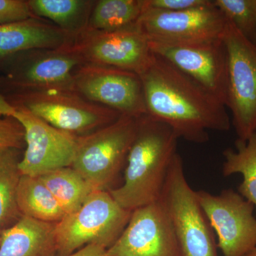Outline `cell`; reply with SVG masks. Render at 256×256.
<instances>
[{"instance_id": "obj_1", "label": "cell", "mask_w": 256, "mask_h": 256, "mask_svg": "<svg viewBox=\"0 0 256 256\" xmlns=\"http://www.w3.org/2000/svg\"><path fill=\"white\" fill-rule=\"evenodd\" d=\"M139 76L146 114L169 126L178 139L202 144L208 130H230L226 106L168 60L152 54Z\"/></svg>"}, {"instance_id": "obj_2", "label": "cell", "mask_w": 256, "mask_h": 256, "mask_svg": "<svg viewBox=\"0 0 256 256\" xmlns=\"http://www.w3.org/2000/svg\"><path fill=\"white\" fill-rule=\"evenodd\" d=\"M178 140L174 130L162 121L148 114L138 118L124 183L109 191L122 208L132 212L160 200L170 165L178 153Z\"/></svg>"}, {"instance_id": "obj_3", "label": "cell", "mask_w": 256, "mask_h": 256, "mask_svg": "<svg viewBox=\"0 0 256 256\" xmlns=\"http://www.w3.org/2000/svg\"><path fill=\"white\" fill-rule=\"evenodd\" d=\"M160 201L172 224L182 256H218L214 232L185 176L182 158L175 154Z\"/></svg>"}, {"instance_id": "obj_4", "label": "cell", "mask_w": 256, "mask_h": 256, "mask_svg": "<svg viewBox=\"0 0 256 256\" xmlns=\"http://www.w3.org/2000/svg\"><path fill=\"white\" fill-rule=\"evenodd\" d=\"M131 214L109 191L92 192L78 210L56 224V256L70 255L90 244L108 248L124 232Z\"/></svg>"}, {"instance_id": "obj_5", "label": "cell", "mask_w": 256, "mask_h": 256, "mask_svg": "<svg viewBox=\"0 0 256 256\" xmlns=\"http://www.w3.org/2000/svg\"><path fill=\"white\" fill-rule=\"evenodd\" d=\"M137 128L138 118L122 114L112 124L79 136L70 166L96 191H108L127 162Z\"/></svg>"}, {"instance_id": "obj_6", "label": "cell", "mask_w": 256, "mask_h": 256, "mask_svg": "<svg viewBox=\"0 0 256 256\" xmlns=\"http://www.w3.org/2000/svg\"><path fill=\"white\" fill-rule=\"evenodd\" d=\"M10 104L22 107L57 129L86 136L108 126L122 116L74 90L21 92Z\"/></svg>"}, {"instance_id": "obj_7", "label": "cell", "mask_w": 256, "mask_h": 256, "mask_svg": "<svg viewBox=\"0 0 256 256\" xmlns=\"http://www.w3.org/2000/svg\"><path fill=\"white\" fill-rule=\"evenodd\" d=\"M222 40L227 56L226 108L238 139L246 141L256 132V45L228 20Z\"/></svg>"}, {"instance_id": "obj_8", "label": "cell", "mask_w": 256, "mask_h": 256, "mask_svg": "<svg viewBox=\"0 0 256 256\" xmlns=\"http://www.w3.org/2000/svg\"><path fill=\"white\" fill-rule=\"evenodd\" d=\"M226 24V18L212 1L206 6L185 11H161L146 8L138 22V28L150 42L190 45L220 41Z\"/></svg>"}, {"instance_id": "obj_9", "label": "cell", "mask_w": 256, "mask_h": 256, "mask_svg": "<svg viewBox=\"0 0 256 256\" xmlns=\"http://www.w3.org/2000/svg\"><path fill=\"white\" fill-rule=\"evenodd\" d=\"M196 194L223 256H244L256 248L255 206L252 202L232 188L217 195L198 190Z\"/></svg>"}, {"instance_id": "obj_10", "label": "cell", "mask_w": 256, "mask_h": 256, "mask_svg": "<svg viewBox=\"0 0 256 256\" xmlns=\"http://www.w3.org/2000/svg\"><path fill=\"white\" fill-rule=\"evenodd\" d=\"M74 90L88 100L139 118L146 114L140 77L129 70L82 63L74 72Z\"/></svg>"}, {"instance_id": "obj_11", "label": "cell", "mask_w": 256, "mask_h": 256, "mask_svg": "<svg viewBox=\"0 0 256 256\" xmlns=\"http://www.w3.org/2000/svg\"><path fill=\"white\" fill-rule=\"evenodd\" d=\"M84 63L142 73L152 53L149 41L138 28L100 32L86 28L69 44Z\"/></svg>"}, {"instance_id": "obj_12", "label": "cell", "mask_w": 256, "mask_h": 256, "mask_svg": "<svg viewBox=\"0 0 256 256\" xmlns=\"http://www.w3.org/2000/svg\"><path fill=\"white\" fill-rule=\"evenodd\" d=\"M12 118L24 131L26 150L18 168L22 175L38 176L52 170L72 166L79 136L57 129L22 107Z\"/></svg>"}, {"instance_id": "obj_13", "label": "cell", "mask_w": 256, "mask_h": 256, "mask_svg": "<svg viewBox=\"0 0 256 256\" xmlns=\"http://www.w3.org/2000/svg\"><path fill=\"white\" fill-rule=\"evenodd\" d=\"M105 256H182L162 202L158 200L132 210L124 232Z\"/></svg>"}, {"instance_id": "obj_14", "label": "cell", "mask_w": 256, "mask_h": 256, "mask_svg": "<svg viewBox=\"0 0 256 256\" xmlns=\"http://www.w3.org/2000/svg\"><path fill=\"white\" fill-rule=\"evenodd\" d=\"M149 44L152 53L172 64L226 106L227 56L223 40L190 45Z\"/></svg>"}, {"instance_id": "obj_15", "label": "cell", "mask_w": 256, "mask_h": 256, "mask_svg": "<svg viewBox=\"0 0 256 256\" xmlns=\"http://www.w3.org/2000/svg\"><path fill=\"white\" fill-rule=\"evenodd\" d=\"M10 78L22 92L74 90V72L84 63L69 44L56 50H34Z\"/></svg>"}, {"instance_id": "obj_16", "label": "cell", "mask_w": 256, "mask_h": 256, "mask_svg": "<svg viewBox=\"0 0 256 256\" xmlns=\"http://www.w3.org/2000/svg\"><path fill=\"white\" fill-rule=\"evenodd\" d=\"M74 38L54 24L34 16L24 21L0 25V60L22 52L56 50Z\"/></svg>"}, {"instance_id": "obj_17", "label": "cell", "mask_w": 256, "mask_h": 256, "mask_svg": "<svg viewBox=\"0 0 256 256\" xmlns=\"http://www.w3.org/2000/svg\"><path fill=\"white\" fill-rule=\"evenodd\" d=\"M55 226L56 224L22 216L14 225L3 230L0 256H56Z\"/></svg>"}, {"instance_id": "obj_18", "label": "cell", "mask_w": 256, "mask_h": 256, "mask_svg": "<svg viewBox=\"0 0 256 256\" xmlns=\"http://www.w3.org/2000/svg\"><path fill=\"white\" fill-rule=\"evenodd\" d=\"M96 1L90 0H28L32 13L46 18L75 38L85 31Z\"/></svg>"}, {"instance_id": "obj_19", "label": "cell", "mask_w": 256, "mask_h": 256, "mask_svg": "<svg viewBox=\"0 0 256 256\" xmlns=\"http://www.w3.org/2000/svg\"><path fill=\"white\" fill-rule=\"evenodd\" d=\"M16 202L22 216L50 224L60 222L66 214L38 176L22 175Z\"/></svg>"}, {"instance_id": "obj_20", "label": "cell", "mask_w": 256, "mask_h": 256, "mask_svg": "<svg viewBox=\"0 0 256 256\" xmlns=\"http://www.w3.org/2000/svg\"><path fill=\"white\" fill-rule=\"evenodd\" d=\"M146 9V0L96 1L88 28L100 32L138 28V22Z\"/></svg>"}, {"instance_id": "obj_21", "label": "cell", "mask_w": 256, "mask_h": 256, "mask_svg": "<svg viewBox=\"0 0 256 256\" xmlns=\"http://www.w3.org/2000/svg\"><path fill=\"white\" fill-rule=\"evenodd\" d=\"M38 178L52 192L66 214L78 210L92 192L96 191L72 166L52 170Z\"/></svg>"}, {"instance_id": "obj_22", "label": "cell", "mask_w": 256, "mask_h": 256, "mask_svg": "<svg viewBox=\"0 0 256 256\" xmlns=\"http://www.w3.org/2000/svg\"><path fill=\"white\" fill-rule=\"evenodd\" d=\"M235 144L236 150L228 148L224 151L225 160L222 174L224 176L238 173L242 175L244 180L238 186V192L252 202L256 210V132L246 141L237 139Z\"/></svg>"}, {"instance_id": "obj_23", "label": "cell", "mask_w": 256, "mask_h": 256, "mask_svg": "<svg viewBox=\"0 0 256 256\" xmlns=\"http://www.w3.org/2000/svg\"><path fill=\"white\" fill-rule=\"evenodd\" d=\"M18 149L0 150V228L14 225L20 218L16 202L18 184L21 178Z\"/></svg>"}, {"instance_id": "obj_24", "label": "cell", "mask_w": 256, "mask_h": 256, "mask_svg": "<svg viewBox=\"0 0 256 256\" xmlns=\"http://www.w3.org/2000/svg\"><path fill=\"white\" fill-rule=\"evenodd\" d=\"M225 18L256 45V0H214Z\"/></svg>"}, {"instance_id": "obj_25", "label": "cell", "mask_w": 256, "mask_h": 256, "mask_svg": "<svg viewBox=\"0 0 256 256\" xmlns=\"http://www.w3.org/2000/svg\"><path fill=\"white\" fill-rule=\"evenodd\" d=\"M24 142L22 124L12 117L0 116V150L21 149Z\"/></svg>"}, {"instance_id": "obj_26", "label": "cell", "mask_w": 256, "mask_h": 256, "mask_svg": "<svg viewBox=\"0 0 256 256\" xmlns=\"http://www.w3.org/2000/svg\"><path fill=\"white\" fill-rule=\"evenodd\" d=\"M34 16L28 1L0 0V25L24 21Z\"/></svg>"}, {"instance_id": "obj_27", "label": "cell", "mask_w": 256, "mask_h": 256, "mask_svg": "<svg viewBox=\"0 0 256 256\" xmlns=\"http://www.w3.org/2000/svg\"><path fill=\"white\" fill-rule=\"evenodd\" d=\"M212 2V0H146V8L168 12L195 9Z\"/></svg>"}, {"instance_id": "obj_28", "label": "cell", "mask_w": 256, "mask_h": 256, "mask_svg": "<svg viewBox=\"0 0 256 256\" xmlns=\"http://www.w3.org/2000/svg\"><path fill=\"white\" fill-rule=\"evenodd\" d=\"M106 250L102 246L90 244L67 256H105Z\"/></svg>"}, {"instance_id": "obj_29", "label": "cell", "mask_w": 256, "mask_h": 256, "mask_svg": "<svg viewBox=\"0 0 256 256\" xmlns=\"http://www.w3.org/2000/svg\"><path fill=\"white\" fill-rule=\"evenodd\" d=\"M16 109L10 104V101L0 94V116L13 117Z\"/></svg>"}, {"instance_id": "obj_30", "label": "cell", "mask_w": 256, "mask_h": 256, "mask_svg": "<svg viewBox=\"0 0 256 256\" xmlns=\"http://www.w3.org/2000/svg\"><path fill=\"white\" fill-rule=\"evenodd\" d=\"M244 256H256V248L252 249V252H249L248 254H247L246 255Z\"/></svg>"}, {"instance_id": "obj_31", "label": "cell", "mask_w": 256, "mask_h": 256, "mask_svg": "<svg viewBox=\"0 0 256 256\" xmlns=\"http://www.w3.org/2000/svg\"><path fill=\"white\" fill-rule=\"evenodd\" d=\"M3 229L0 228V244H1L2 236Z\"/></svg>"}]
</instances>
